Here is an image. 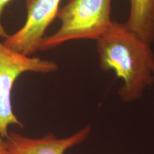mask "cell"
Listing matches in <instances>:
<instances>
[{
    "mask_svg": "<svg viewBox=\"0 0 154 154\" xmlns=\"http://www.w3.org/2000/svg\"><path fill=\"white\" fill-rule=\"evenodd\" d=\"M99 66L113 71L123 80L119 95L125 103L138 100L154 83V52L151 44L126 26L113 21L107 32L96 40Z\"/></svg>",
    "mask_w": 154,
    "mask_h": 154,
    "instance_id": "obj_1",
    "label": "cell"
},
{
    "mask_svg": "<svg viewBox=\"0 0 154 154\" xmlns=\"http://www.w3.org/2000/svg\"><path fill=\"white\" fill-rule=\"evenodd\" d=\"M111 5L112 0H69L57 14L60 26L44 38L39 51H49L74 40L96 41L113 22Z\"/></svg>",
    "mask_w": 154,
    "mask_h": 154,
    "instance_id": "obj_2",
    "label": "cell"
},
{
    "mask_svg": "<svg viewBox=\"0 0 154 154\" xmlns=\"http://www.w3.org/2000/svg\"><path fill=\"white\" fill-rule=\"evenodd\" d=\"M58 69L55 61L16 52L0 40V137L8 138L10 125L24 127L15 116L11 105V91L19 76L26 72L50 74Z\"/></svg>",
    "mask_w": 154,
    "mask_h": 154,
    "instance_id": "obj_3",
    "label": "cell"
},
{
    "mask_svg": "<svg viewBox=\"0 0 154 154\" xmlns=\"http://www.w3.org/2000/svg\"><path fill=\"white\" fill-rule=\"evenodd\" d=\"M61 0H26V18L23 26L4 38L6 47L32 57L39 47L46 32L57 18Z\"/></svg>",
    "mask_w": 154,
    "mask_h": 154,
    "instance_id": "obj_4",
    "label": "cell"
},
{
    "mask_svg": "<svg viewBox=\"0 0 154 154\" xmlns=\"http://www.w3.org/2000/svg\"><path fill=\"white\" fill-rule=\"evenodd\" d=\"M91 128L88 125L72 136L63 138H57L50 133L42 138H32L11 132L5 142L9 154H64L69 149L85 141Z\"/></svg>",
    "mask_w": 154,
    "mask_h": 154,
    "instance_id": "obj_5",
    "label": "cell"
},
{
    "mask_svg": "<svg viewBox=\"0 0 154 154\" xmlns=\"http://www.w3.org/2000/svg\"><path fill=\"white\" fill-rule=\"evenodd\" d=\"M129 16L126 26L140 38L154 43V0H129Z\"/></svg>",
    "mask_w": 154,
    "mask_h": 154,
    "instance_id": "obj_6",
    "label": "cell"
},
{
    "mask_svg": "<svg viewBox=\"0 0 154 154\" xmlns=\"http://www.w3.org/2000/svg\"><path fill=\"white\" fill-rule=\"evenodd\" d=\"M12 0H0V37L5 38L8 36L7 32L4 28L2 22V13L4 11V9L7 5H9V3Z\"/></svg>",
    "mask_w": 154,
    "mask_h": 154,
    "instance_id": "obj_7",
    "label": "cell"
},
{
    "mask_svg": "<svg viewBox=\"0 0 154 154\" xmlns=\"http://www.w3.org/2000/svg\"><path fill=\"white\" fill-rule=\"evenodd\" d=\"M0 154H9L7 149L5 139L0 137Z\"/></svg>",
    "mask_w": 154,
    "mask_h": 154,
    "instance_id": "obj_8",
    "label": "cell"
}]
</instances>
